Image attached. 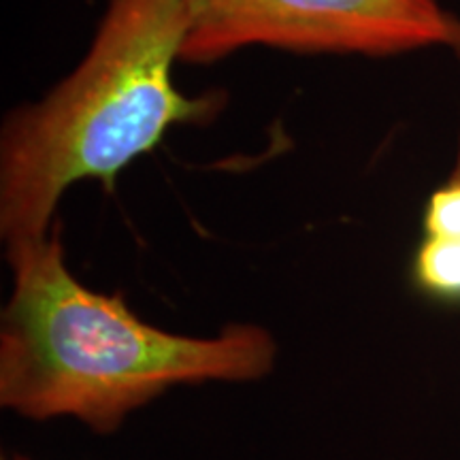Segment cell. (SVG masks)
Masks as SVG:
<instances>
[{"instance_id":"obj_1","label":"cell","mask_w":460,"mask_h":460,"mask_svg":"<svg viewBox=\"0 0 460 460\" xmlns=\"http://www.w3.org/2000/svg\"><path fill=\"white\" fill-rule=\"evenodd\" d=\"M4 258L0 407L24 420H75L111 435L171 390L254 384L278 365V339L254 322L172 332L139 318L122 295L85 286L68 269L60 222L48 237L4 247Z\"/></svg>"},{"instance_id":"obj_2","label":"cell","mask_w":460,"mask_h":460,"mask_svg":"<svg viewBox=\"0 0 460 460\" xmlns=\"http://www.w3.org/2000/svg\"><path fill=\"white\" fill-rule=\"evenodd\" d=\"M188 15L181 0H107L77 66L41 101L22 105L0 132V237L4 247L54 230L77 181L113 190L119 172L154 152L175 126L205 124L217 94L175 85Z\"/></svg>"},{"instance_id":"obj_3","label":"cell","mask_w":460,"mask_h":460,"mask_svg":"<svg viewBox=\"0 0 460 460\" xmlns=\"http://www.w3.org/2000/svg\"><path fill=\"white\" fill-rule=\"evenodd\" d=\"M181 62L211 65L247 48L295 54L396 56L444 49L460 58V15L441 0H181Z\"/></svg>"},{"instance_id":"obj_4","label":"cell","mask_w":460,"mask_h":460,"mask_svg":"<svg viewBox=\"0 0 460 460\" xmlns=\"http://www.w3.org/2000/svg\"><path fill=\"white\" fill-rule=\"evenodd\" d=\"M452 172H458L460 175V132H458V147H456V163H454V171Z\"/></svg>"}]
</instances>
